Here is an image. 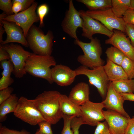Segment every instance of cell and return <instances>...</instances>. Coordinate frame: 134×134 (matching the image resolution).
I'll use <instances>...</instances> for the list:
<instances>
[{
	"instance_id": "6da1fadb",
	"label": "cell",
	"mask_w": 134,
	"mask_h": 134,
	"mask_svg": "<svg viewBox=\"0 0 134 134\" xmlns=\"http://www.w3.org/2000/svg\"><path fill=\"white\" fill-rule=\"evenodd\" d=\"M61 94L56 91H45L31 100L44 119L51 124H56L62 118L59 104Z\"/></svg>"
},
{
	"instance_id": "7a4b0ae2",
	"label": "cell",
	"mask_w": 134,
	"mask_h": 134,
	"mask_svg": "<svg viewBox=\"0 0 134 134\" xmlns=\"http://www.w3.org/2000/svg\"><path fill=\"white\" fill-rule=\"evenodd\" d=\"M54 57L51 55H42L31 53L26 60L25 70L34 77L44 79L50 84L54 82L50 67L56 65Z\"/></svg>"
},
{
	"instance_id": "3957f363",
	"label": "cell",
	"mask_w": 134,
	"mask_h": 134,
	"mask_svg": "<svg viewBox=\"0 0 134 134\" xmlns=\"http://www.w3.org/2000/svg\"><path fill=\"white\" fill-rule=\"evenodd\" d=\"M29 47L33 53L42 55H51L53 51L54 36L49 30L46 34L39 27L33 25L26 37Z\"/></svg>"
},
{
	"instance_id": "277c9868",
	"label": "cell",
	"mask_w": 134,
	"mask_h": 134,
	"mask_svg": "<svg viewBox=\"0 0 134 134\" xmlns=\"http://www.w3.org/2000/svg\"><path fill=\"white\" fill-rule=\"evenodd\" d=\"M90 42H83L79 39L75 40V43L79 46L84 54L80 55L77 60L82 66L92 69L97 67L103 66L104 61L100 58L102 52L100 40L93 38Z\"/></svg>"
},
{
	"instance_id": "5b68a950",
	"label": "cell",
	"mask_w": 134,
	"mask_h": 134,
	"mask_svg": "<svg viewBox=\"0 0 134 134\" xmlns=\"http://www.w3.org/2000/svg\"><path fill=\"white\" fill-rule=\"evenodd\" d=\"M77 76L84 75L88 78L89 83L97 89L101 96L105 99L110 81L105 72L103 66L93 69L82 65L75 70Z\"/></svg>"
},
{
	"instance_id": "8992f818",
	"label": "cell",
	"mask_w": 134,
	"mask_h": 134,
	"mask_svg": "<svg viewBox=\"0 0 134 134\" xmlns=\"http://www.w3.org/2000/svg\"><path fill=\"white\" fill-rule=\"evenodd\" d=\"M14 115L31 125L35 126L40 122L46 120L31 100L24 96L19 98Z\"/></svg>"
},
{
	"instance_id": "52a82bcc",
	"label": "cell",
	"mask_w": 134,
	"mask_h": 134,
	"mask_svg": "<svg viewBox=\"0 0 134 134\" xmlns=\"http://www.w3.org/2000/svg\"><path fill=\"white\" fill-rule=\"evenodd\" d=\"M1 45L9 55L14 66L13 73L15 77L19 78L23 77L26 74L25 69V61L31 53L17 44L11 43Z\"/></svg>"
},
{
	"instance_id": "ba28073f",
	"label": "cell",
	"mask_w": 134,
	"mask_h": 134,
	"mask_svg": "<svg viewBox=\"0 0 134 134\" xmlns=\"http://www.w3.org/2000/svg\"><path fill=\"white\" fill-rule=\"evenodd\" d=\"M37 5L38 3L35 2L27 9L16 14L7 15L3 19L14 23L20 27L26 38L33 24L40 21L39 17L35 12Z\"/></svg>"
},
{
	"instance_id": "9c48e42d",
	"label": "cell",
	"mask_w": 134,
	"mask_h": 134,
	"mask_svg": "<svg viewBox=\"0 0 134 134\" xmlns=\"http://www.w3.org/2000/svg\"><path fill=\"white\" fill-rule=\"evenodd\" d=\"M86 14L101 23L111 31L116 29L125 33L126 23L122 18L116 17L111 8L105 10L85 11Z\"/></svg>"
},
{
	"instance_id": "30bf717a",
	"label": "cell",
	"mask_w": 134,
	"mask_h": 134,
	"mask_svg": "<svg viewBox=\"0 0 134 134\" xmlns=\"http://www.w3.org/2000/svg\"><path fill=\"white\" fill-rule=\"evenodd\" d=\"M83 23L79 11L75 7L73 0H69L68 9L66 11L61 24L63 31L75 40H78L76 31L79 28H82Z\"/></svg>"
},
{
	"instance_id": "8fae6325",
	"label": "cell",
	"mask_w": 134,
	"mask_h": 134,
	"mask_svg": "<svg viewBox=\"0 0 134 134\" xmlns=\"http://www.w3.org/2000/svg\"><path fill=\"white\" fill-rule=\"evenodd\" d=\"M103 103H94L90 100L80 106L81 117L85 124L92 126L105 120L103 113Z\"/></svg>"
},
{
	"instance_id": "7c38bea8",
	"label": "cell",
	"mask_w": 134,
	"mask_h": 134,
	"mask_svg": "<svg viewBox=\"0 0 134 134\" xmlns=\"http://www.w3.org/2000/svg\"><path fill=\"white\" fill-rule=\"evenodd\" d=\"M78 11L83 21L81 34L82 36L90 40L96 34H103L109 38L112 36L113 31L110 30L100 22L87 15L85 11L83 10Z\"/></svg>"
},
{
	"instance_id": "4fadbf2b",
	"label": "cell",
	"mask_w": 134,
	"mask_h": 134,
	"mask_svg": "<svg viewBox=\"0 0 134 134\" xmlns=\"http://www.w3.org/2000/svg\"><path fill=\"white\" fill-rule=\"evenodd\" d=\"M125 101L123 96L113 88L111 81H110L107 88L106 97L102 101L104 107L107 110L118 112L124 116L130 117L123 107Z\"/></svg>"
},
{
	"instance_id": "5bb4252c",
	"label": "cell",
	"mask_w": 134,
	"mask_h": 134,
	"mask_svg": "<svg viewBox=\"0 0 134 134\" xmlns=\"http://www.w3.org/2000/svg\"><path fill=\"white\" fill-rule=\"evenodd\" d=\"M124 33L118 30H114L112 36L106 40L105 43L117 48L134 62V47Z\"/></svg>"
},
{
	"instance_id": "9a60e30c",
	"label": "cell",
	"mask_w": 134,
	"mask_h": 134,
	"mask_svg": "<svg viewBox=\"0 0 134 134\" xmlns=\"http://www.w3.org/2000/svg\"><path fill=\"white\" fill-rule=\"evenodd\" d=\"M51 77L53 82L61 86L69 85L77 76L75 70L62 64L56 65L51 68Z\"/></svg>"
},
{
	"instance_id": "2e32d148",
	"label": "cell",
	"mask_w": 134,
	"mask_h": 134,
	"mask_svg": "<svg viewBox=\"0 0 134 134\" xmlns=\"http://www.w3.org/2000/svg\"><path fill=\"white\" fill-rule=\"evenodd\" d=\"M105 119L112 134H124L130 118L113 110H103Z\"/></svg>"
},
{
	"instance_id": "e0dca14e",
	"label": "cell",
	"mask_w": 134,
	"mask_h": 134,
	"mask_svg": "<svg viewBox=\"0 0 134 134\" xmlns=\"http://www.w3.org/2000/svg\"><path fill=\"white\" fill-rule=\"evenodd\" d=\"M0 21L2 23L7 35L6 39L3 41L1 45L16 42L20 43L25 47H29L28 42L22 29L15 23L4 20L0 17Z\"/></svg>"
},
{
	"instance_id": "ac0fdd59",
	"label": "cell",
	"mask_w": 134,
	"mask_h": 134,
	"mask_svg": "<svg viewBox=\"0 0 134 134\" xmlns=\"http://www.w3.org/2000/svg\"><path fill=\"white\" fill-rule=\"evenodd\" d=\"M90 88L87 84L80 82L75 85L71 89L69 98L79 106H80L89 100Z\"/></svg>"
},
{
	"instance_id": "d6986e66",
	"label": "cell",
	"mask_w": 134,
	"mask_h": 134,
	"mask_svg": "<svg viewBox=\"0 0 134 134\" xmlns=\"http://www.w3.org/2000/svg\"><path fill=\"white\" fill-rule=\"evenodd\" d=\"M105 72L110 81L111 82L128 79L121 66L108 59L106 64L103 66Z\"/></svg>"
},
{
	"instance_id": "ffe728a7",
	"label": "cell",
	"mask_w": 134,
	"mask_h": 134,
	"mask_svg": "<svg viewBox=\"0 0 134 134\" xmlns=\"http://www.w3.org/2000/svg\"><path fill=\"white\" fill-rule=\"evenodd\" d=\"M61 110L63 114L68 116L80 117L81 111L79 106L73 102L65 94H61L59 99Z\"/></svg>"
},
{
	"instance_id": "44dd1931",
	"label": "cell",
	"mask_w": 134,
	"mask_h": 134,
	"mask_svg": "<svg viewBox=\"0 0 134 134\" xmlns=\"http://www.w3.org/2000/svg\"><path fill=\"white\" fill-rule=\"evenodd\" d=\"M0 67L3 69L2 77L0 79V90L9 87L14 82L11 77L14 70V66L10 59L0 62Z\"/></svg>"
},
{
	"instance_id": "7402d4cb",
	"label": "cell",
	"mask_w": 134,
	"mask_h": 134,
	"mask_svg": "<svg viewBox=\"0 0 134 134\" xmlns=\"http://www.w3.org/2000/svg\"><path fill=\"white\" fill-rule=\"evenodd\" d=\"M19 100L16 94H12L8 99L0 104V122L5 120L7 114L14 112L17 106Z\"/></svg>"
},
{
	"instance_id": "603a6c76",
	"label": "cell",
	"mask_w": 134,
	"mask_h": 134,
	"mask_svg": "<svg viewBox=\"0 0 134 134\" xmlns=\"http://www.w3.org/2000/svg\"><path fill=\"white\" fill-rule=\"evenodd\" d=\"M84 4L89 10H105L112 8V0H77Z\"/></svg>"
},
{
	"instance_id": "cb8c5ba5",
	"label": "cell",
	"mask_w": 134,
	"mask_h": 134,
	"mask_svg": "<svg viewBox=\"0 0 134 134\" xmlns=\"http://www.w3.org/2000/svg\"><path fill=\"white\" fill-rule=\"evenodd\" d=\"M111 83L115 89L119 93H134V79H128L112 81Z\"/></svg>"
},
{
	"instance_id": "d4e9b609",
	"label": "cell",
	"mask_w": 134,
	"mask_h": 134,
	"mask_svg": "<svg viewBox=\"0 0 134 134\" xmlns=\"http://www.w3.org/2000/svg\"><path fill=\"white\" fill-rule=\"evenodd\" d=\"M131 0H112V10L117 17L122 18L125 12L131 8Z\"/></svg>"
},
{
	"instance_id": "484cf974",
	"label": "cell",
	"mask_w": 134,
	"mask_h": 134,
	"mask_svg": "<svg viewBox=\"0 0 134 134\" xmlns=\"http://www.w3.org/2000/svg\"><path fill=\"white\" fill-rule=\"evenodd\" d=\"M105 53L107 59L120 66L126 56L120 50L114 46L108 48Z\"/></svg>"
},
{
	"instance_id": "4316f807",
	"label": "cell",
	"mask_w": 134,
	"mask_h": 134,
	"mask_svg": "<svg viewBox=\"0 0 134 134\" xmlns=\"http://www.w3.org/2000/svg\"><path fill=\"white\" fill-rule=\"evenodd\" d=\"M121 66L127 74L129 79L134 78V62L126 56Z\"/></svg>"
},
{
	"instance_id": "83f0119b",
	"label": "cell",
	"mask_w": 134,
	"mask_h": 134,
	"mask_svg": "<svg viewBox=\"0 0 134 134\" xmlns=\"http://www.w3.org/2000/svg\"><path fill=\"white\" fill-rule=\"evenodd\" d=\"M75 116H68L63 114L62 118L64 121V126L61 134H73L71 127V123Z\"/></svg>"
},
{
	"instance_id": "f1b7e54d",
	"label": "cell",
	"mask_w": 134,
	"mask_h": 134,
	"mask_svg": "<svg viewBox=\"0 0 134 134\" xmlns=\"http://www.w3.org/2000/svg\"><path fill=\"white\" fill-rule=\"evenodd\" d=\"M49 11V7L46 4H41L38 7L37 13L40 20V27H41L44 25V19L48 13Z\"/></svg>"
},
{
	"instance_id": "f546056e",
	"label": "cell",
	"mask_w": 134,
	"mask_h": 134,
	"mask_svg": "<svg viewBox=\"0 0 134 134\" xmlns=\"http://www.w3.org/2000/svg\"><path fill=\"white\" fill-rule=\"evenodd\" d=\"M51 124L46 120L40 122L38 124L39 129L37 130L36 132L38 134H53L51 128Z\"/></svg>"
},
{
	"instance_id": "4dcf8cb0",
	"label": "cell",
	"mask_w": 134,
	"mask_h": 134,
	"mask_svg": "<svg viewBox=\"0 0 134 134\" xmlns=\"http://www.w3.org/2000/svg\"><path fill=\"white\" fill-rule=\"evenodd\" d=\"M12 1L11 0H0V9L7 16L13 14L12 10Z\"/></svg>"
},
{
	"instance_id": "1f68e13d",
	"label": "cell",
	"mask_w": 134,
	"mask_h": 134,
	"mask_svg": "<svg viewBox=\"0 0 134 134\" xmlns=\"http://www.w3.org/2000/svg\"><path fill=\"white\" fill-rule=\"evenodd\" d=\"M94 134H112L110 131L106 121L99 123L96 126Z\"/></svg>"
},
{
	"instance_id": "d6a6232c",
	"label": "cell",
	"mask_w": 134,
	"mask_h": 134,
	"mask_svg": "<svg viewBox=\"0 0 134 134\" xmlns=\"http://www.w3.org/2000/svg\"><path fill=\"white\" fill-rule=\"evenodd\" d=\"M85 124L81 117H75L72 119L71 123V127L73 134H79V129L82 125Z\"/></svg>"
},
{
	"instance_id": "836d02e7",
	"label": "cell",
	"mask_w": 134,
	"mask_h": 134,
	"mask_svg": "<svg viewBox=\"0 0 134 134\" xmlns=\"http://www.w3.org/2000/svg\"><path fill=\"white\" fill-rule=\"evenodd\" d=\"M0 134H31L30 132L24 129L18 131L9 129L0 124Z\"/></svg>"
},
{
	"instance_id": "e575fe53",
	"label": "cell",
	"mask_w": 134,
	"mask_h": 134,
	"mask_svg": "<svg viewBox=\"0 0 134 134\" xmlns=\"http://www.w3.org/2000/svg\"><path fill=\"white\" fill-rule=\"evenodd\" d=\"M13 90V88L10 87L0 90V104L11 96Z\"/></svg>"
},
{
	"instance_id": "d590c367",
	"label": "cell",
	"mask_w": 134,
	"mask_h": 134,
	"mask_svg": "<svg viewBox=\"0 0 134 134\" xmlns=\"http://www.w3.org/2000/svg\"><path fill=\"white\" fill-rule=\"evenodd\" d=\"M122 18L126 23L134 25V10L130 9L127 10Z\"/></svg>"
},
{
	"instance_id": "8d00e7d4",
	"label": "cell",
	"mask_w": 134,
	"mask_h": 134,
	"mask_svg": "<svg viewBox=\"0 0 134 134\" xmlns=\"http://www.w3.org/2000/svg\"><path fill=\"white\" fill-rule=\"evenodd\" d=\"M125 33L130 39L131 44L134 47V25L126 23Z\"/></svg>"
},
{
	"instance_id": "74e56055",
	"label": "cell",
	"mask_w": 134,
	"mask_h": 134,
	"mask_svg": "<svg viewBox=\"0 0 134 134\" xmlns=\"http://www.w3.org/2000/svg\"><path fill=\"white\" fill-rule=\"evenodd\" d=\"M124 134H134V116L130 118Z\"/></svg>"
},
{
	"instance_id": "f35d334b",
	"label": "cell",
	"mask_w": 134,
	"mask_h": 134,
	"mask_svg": "<svg viewBox=\"0 0 134 134\" xmlns=\"http://www.w3.org/2000/svg\"><path fill=\"white\" fill-rule=\"evenodd\" d=\"M12 3V10L13 13L16 14L20 11H23V6L21 3L16 0H13Z\"/></svg>"
},
{
	"instance_id": "ab89813d",
	"label": "cell",
	"mask_w": 134,
	"mask_h": 134,
	"mask_svg": "<svg viewBox=\"0 0 134 134\" xmlns=\"http://www.w3.org/2000/svg\"><path fill=\"white\" fill-rule=\"evenodd\" d=\"M10 59L9 55L7 52L2 47L1 45L0 46V61L9 60Z\"/></svg>"
},
{
	"instance_id": "60d3db41",
	"label": "cell",
	"mask_w": 134,
	"mask_h": 134,
	"mask_svg": "<svg viewBox=\"0 0 134 134\" xmlns=\"http://www.w3.org/2000/svg\"><path fill=\"white\" fill-rule=\"evenodd\" d=\"M21 3L23 7V11L29 8L35 2L34 0H16Z\"/></svg>"
},
{
	"instance_id": "b9f144b4",
	"label": "cell",
	"mask_w": 134,
	"mask_h": 134,
	"mask_svg": "<svg viewBox=\"0 0 134 134\" xmlns=\"http://www.w3.org/2000/svg\"><path fill=\"white\" fill-rule=\"evenodd\" d=\"M125 100L134 101V94L133 93H120Z\"/></svg>"
},
{
	"instance_id": "7bdbcfd3",
	"label": "cell",
	"mask_w": 134,
	"mask_h": 134,
	"mask_svg": "<svg viewBox=\"0 0 134 134\" xmlns=\"http://www.w3.org/2000/svg\"><path fill=\"white\" fill-rule=\"evenodd\" d=\"M3 25L1 22L0 21V43L1 44L3 41V34L5 31L3 28Z\"/></svg>"
},
{
	"instance_id": "ee69618b",
	"label": "cell",
	"mask_w": 134,
	"mask_h": 134,
	"mask_svg": "<svg viewBox=\"0 0 134 134\" xmlns=\"http://www.w3.org/2000/svg\"><path fill=\"white\" fill-rule=\"evenodd\" d=\"M130 9L134 10V0H131Z\"/></svg>"
},
{
	"instance_id": "f6af8a7d",
	"label": "cell",
	"mask_w": 134,
	"mask_h": 134,
	"mask_svg": "<svg viewBox=\"0 0 134 134\" xmlns=\"http://www.w3.org/2000/svg\"><path fill=\"white\" fill-rule=\"evenodd\" d=\"M35 134H38L36 132V133H35Z\"/></svg>"
}]
</instances>
